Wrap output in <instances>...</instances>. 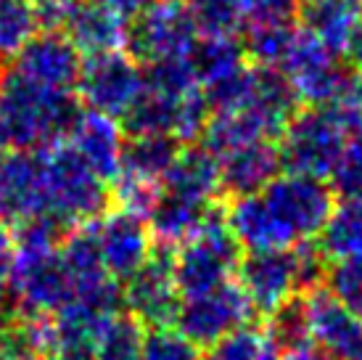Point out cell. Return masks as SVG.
I'll list each match as a JSON object with an SVG mask.
<instances>
[{"mask_svg": "<svg viewBox=\"0 0 362 360\" xmlns=\"http://www.w3.org/2000/svg\"><path fill=\"white\" fill-rule=\"evenodd\" d=\"M85 111L74 90L42 88L16 69L0 74V151H40L61 143Z\"/></svg>", "mask_w": 362, "mask_h": 360, "instance_id": "1", "label": "cell"}, {"mask_svg": "<svg viewBox=\"0 0 362 360\" xmlns=\"http://www.w3.org/2000/svg\"><path fill=\"white\" fill-rule=\"evenodd\" d=\"M45 170V212L56 215L69 228L95 223L111 207V191L88 162L66 140L42 149Z\"/></svg>", "mask_w": 362, "mask_h": 360, "instance_id": "2", "label": "cell"}, {"mask_svg": "<svg viewBox=\"0 0 362 360\" xmlns=\"http://www.w3.org/2000/svg\"><path fill=\"white\" fill-rule=\"evenodd\" d=\"M241 252L225 220V204H217L206 225L175 249V283L182 300L230 283L241 265Z\"/></svg>", "mask_w": 362, "mask_h": 360, "instance_id": "3", "label": "cell"}, {"mask_svg": "<svg viewBox=\"0 0 362 360\" xmlns=\"http://www.w3.org/2000/svg\"><path fill=\"white\" fill-rule=\"evenodd\" d=\"M349 135L333 106H302L278 138L283 172L328 180Z\"/></svg>", "mask_w": 362, "mask_h": 360, "instance_id": "4", "label": "cell"}, {"mask_svg": "<svg viewBox=\"0 0 362 360\" xmlns=\"http://www.w3.org/2000/svg\"><path fill=\"white\" fill-rule=\"evenodd\" d=\"M259 196L286 249L317 239L336 207V193L328 180L291 172L278 175Z\"/></svg>", "mask_w": 362, "mask_h": 360, "instance_id": "5", "label": "cell"}, {"mask_svg": "<svg viewBox=\"0 0 362 360\" xmlns=\"http://www.w3.org/2000/svg\"><path fill=\"white\" fill-rule=\"evenodd\" d=\"M202 32L185 0H153L146 11L127 21L124 53L141 67L170 56H191Z\"/></svg>", "mask_w": 362, "mask_h": 360, "instance_id": "6", "label": "cell"}, {"mask_svg": "<svg viewBox=\"0 0 362 360\" xmlns=\"http://www.w3.org/2000/svg\"><path fill=\"white\" fill-rule=\"evenodd\" d=\"M11 291L16 315H53L74 300V281L56 252L11 249Z\"/></svg>", "mask_w": 362, "mask_h": 360, "instance_id": "7", "label": "cell"}, {"mask_svg": "<svg viewBox=\"0 0 362 360\" xmlns=\"http://www.w3.org/2000/svg\"><path fill=\"white\" fill-rule=\"evenodd\" d=\"M281 69L293 82L304 106H333L354 77V72L344 64L341 56H336L325 43L302 27L283 59Z\"/></svg>", "mask_w": 362, "mask_h": 360, "instance_id": "8", "label": "cell"}, {"mask_svg": "<svg viewBox=\"0 0 362 360\" xmlns=\"http://www.w3.org/2000/svg\"><path fill=\"white\" fill-rule=\"evenodd\" d=\"M74 93L85 109L119 120L143 93V67L124 50L88 56Z\"/></svg>", "mask_w": 362, "mask_h": 360, "instance_id": "9", "label": "cell"}, {"mask_svg": "<svg viewBox=\"0 0 362 360\" xmlns=\"http://www.w3.org/2000/svg\"><path fill=\"white\" fill-rule=\"evenodd\" d=\"M257 318V310L249 302L246 291L238 281H230L220 289L191 297L180 302V310L175 318V329L196 347H209L217 339L228 337L230 331L249 326Z\"/></svg>", "mask_w": 362, "mask_h": 360, "instance_id": "10", "label": "cell"}, {"mask_svg": "<svg viewBox=\"0 0 362 360\" xmlns=\"http://www.w3.org/2000/svg\"><path fill=\"white\" fill-rule=\"evenodd\" d=\"M180 302L175 283V247L153 244L148 262L124 283V310L146 329H156L175 323Z\"/></svg>", "mask_w": 362, "mask_h": 360, "instance_id": "11", "label": "cell"}, {"mask_svg": "<svg viewBox=\"0 0 362 360\" xmlns=\"http://www.w3.org/2000/svg\"><path fill=\"white\" fill-rule=\"evenodd\" d=\"M98 244H101L103 268L117 283L127 281L148 262L153 252V236L148 223L124 210H109L101 220H95Z\"/></svg>", "mask_w": 362, "mask_h": 360, "instance_id": "12", "label": "cell"}, {"mask_svg": "<svg viewBox=\"0 0 362 360\" xmlns=\"http://www.w3.org/2000/svg\"><path fill=\"white\" fill-rule=\"evenodd\" d=\"M82 64H85V56L74 48V43L64 32H37L13 56L11 69H16L42 88L74 90Z\"/></svg>", "mask_w": 362, "mask_h": 360, "instance_id": "13", "label": "cell"}, {"mask_svg": "<svg viewBox=\"0 0 362 360\" xmlns=\"http://www.w3.org/2000/svg\"><path fill=\"white\" fill-rule=\"evenodd\" d=\"M45 212V170L40 151L0 154V218L21 223Z\"/></svg>", "mask_w": 362, "mask_h": 360, "instance_id": "14", "label": "cell"}, {"mask_svg": "<svg viewBox=\"0 0 362 360\" xmlns=\"http://www.w3.org/2000/svg\"><path fill=\"white\" fill-rule=\"evenodd\" d=\"M238 286L246 291L257 315H270L283 300L299 294L293 249L246 252L238 265Z\"/></svg>", "mask_w": 362, "mask_h": 360, "instance_id": "15", "label": "cell"}, {"mask_svg": "<svg viewBox=\"0 0 362 360\" xmlns=\"http://www.w3.org/2000/svg\"><path fill=\"white\" fill-rule=\"evenodd\" d=\"M307 302L312 342L336 360H362V320L346 310L325 286L310 291Z\"/></svg>", "mask_w": 362, "mask_h": 360, "instance_id": "16", "label": "cell"}, {"mask_svg": "<svg viewBox=\"0 0 362 360\" xmlns=\"http://www.w3.org/2000/svg\"><path fill=\"white\" fill-rule=\"evenodd\" d=\"M127 135L122 133L119 120L85 109L74 122L66 143L93 167V172L106 183H114L122 172V151Z\"/></svg>", "mask_w": 362, "mask_h": 360, "instance_id": "17", "label": "cell"}, {"mask_svg": "<svg viewBox=\"0 0 362 360\" xmlns=\"http://www.w3.org/2000/svg\"><path fill=\"white\" fill-rule=\"evenodd\" d=\"M278 175H283L278 140H259L220 159V191L228 201L262 193Z\"/></svg>", "mask_w": 362, "mask_h": 360, "instance_id": "18", "label": "cell"}, {"mask_svg": "<svg viewBox=\"0 0 362 360\" xmlns=\"http://www.w3.org/2000/svg\"><path fill=\"white\" fill-rule=\"evenodd\" d=\"M64 35L74 43V48L82 56L114 53V50H124L127 19L93 0H74L69 19L64 24Z\"/></svg>", "mask_w": 362, "mask_h": 360, "instance_id": "19", "label": "cell"}, {"mask_svg": "<svg viewBox=\"0 0 362 360\" xmlns=\"http://www.w3.org/2000/svg\"><path fill=\"white\" fill-rule=\"evenodd\" d=\"M51 318L53 360H95V347L109 323V315L90 308L88 302L71 300Z\"/></svg>", "mask_w": 362, "mask_h": 360, "instance_id": "20", "label": "cell"}, {"mask_svg": "<svg viewBox=\"0 0 362 360\" xmlns=\"http://www.w3.org/2000/svg\"><path fill=\"white\" fill-rule=\"evenodd\" d=\"M278 138H281V133L275 130V125L254 103H246L241 109L211 114L209 125L204 128L199 143L222 159V157H228V154L243 149V146Z\"/></svg>", "mask_w": 362, "mask_h": 360, "instance_id": "21", "label": "cell"}, {"mask_svg": "<svg viewBox=\"0 0 362 360\" xmlns=\"http://www.w3.org/2000/svg\"><path fill=\"white\" fill-rule=\"evenodd\" d=\"M161 191L196 201H217L222 196L220 157H214L202 143L182 146L175 164L161 178Z\"/></svg>", "mask_w": 362, "mask_h": 360, "instance_id": "22", "label": "cell"}, {"mask_svg": "<svg viewBox=\"0 0 362 360\" xmlns=\"http://www.w3.org/2000/svg\"><path fill=\"white\" fill-rule=\"evenodd\" d=\"M220 201H196L188 196L167 193L161 191L156 207L148 215V228H151L153 244L164 247H180L188 239H193L199 230L206 225L209 215Z\"/></svg>", "mask_w": 362, "mask_h": 360, "instance_id": "23", "label": "cell"}, {"mask_svg": "<svg viewBox=\"0 0 362 360\" xmlns=\"http://www.w3.org/2000/svg\"><path fill=\"white\" fill-rule=\"evenodd\" d=\"M362 16V0H299L296 21L317 40L341 56L344 43Z\"/></svg>", "mask_w": 362, "mask_h": 360, "instance_id": "24", "label": "cell"}, {"mask_svg": "<svg viewBox=\"0 0 362 360\" xmlns=\"http://www.w3.org/2000/svg\"><path fill=\"white\" fill-rule=\"evenodd\" d=\"M296 32H299L296 16H267V19H243L238 38L249 64L281 69Z\"/></svg>", "mask_w": 362, "mask_h": 360, "instance_id": "25", "label": "cell"}, {"mask_svg": "<svg viewBox=\"0 0 362 360\" xmlns=\"http://www.w3.org/2000/svg\"><path fill=\"white\" fill-rule=\"evenodd\" d=\"M59 254L66 270H69L71 281H74V294L85 289L98 286L101 281L111 279L106 268H103L101 244H98V230L95 223H82L66 233V239L61 241Z\"/></svg>", "mask_w": 362, "mask_h": 360, "instance_id": "26", "label": "cell"}, {"mask_svg": "<svg viewBox=\"0 0 362 360\" xmlns=\"http://www.w3.org/2000/svg\"><path fill=\"white\" fill-rule=\"evenodd\" d=\"M180 151L182 143L175 135H135V138L124 140L122 172L161 183V178L175 164Z\"/></svg>", "mask_w": 362, "mask_h": 360, "instance_id": "27", "label": "cell"}, {"mask_svg": "<svg viewBox=\"0 0 362 360\" xmlns=\"http://www.w3.org/2000/svg\"><path fill=\"white\" fill-rule=\"evenodd\" d=\"M264 339L275 350L296 352L312 347V323H310V302L307 294H291L267 315L264 323Z\"/></svg>", "mask_w": 362, "mask_h": 360, "instance_id": "28", "label": "cell"}, {"mask_svg": "<svg viewBox=\"0 0 362 360\" xmlns=\"http://www.w3.org/2000/svg\"><path fill=\"white\" fill-rule=\"evenodd\" d=\"M177 103L180 99H170L153 90H146L130 103V109L119 117L122 133L127 138L135 135H175L177 128Z\"/></svg>", "mask_w": 362, "mask_h": 360, "instance_id": "29", "label": "cell"}, {"mask_svg": "<svg viewBox=\"0 0 362 360\" xmlns=\"http://www.w3.org/2000/svg\"><path fill=\"white\" fill-rule=\"evenodd\" d=\"M328 260H346L362 254V199L336 201L331 218L317 236Z\"/></svg>", "mask_w": 362, "mask_h": 360, "instance_id": "30", "label": "cell"}, {"mask_svg": "<svg viewBox=\"0 0 362 360\" xmlns=\"http://www.w3.org/2000/svg\"><path fill=\"white\" fill-rule=\"evenodd\" d=\"M188 59L199 77V85H209L249 64L238 35H202Z\"/></svg>", "mask_w": 362, "mask_h": 360, "instance_id": "31", "label": "cell"}, {"mask_svg": "<svg viewBox=\"0 0 362 360\" xmlns=\"http://www.w3.org/2000/svg\"><path fill=\"white\" fill-rule=\"evenodd\" d=\"M143 339L146 326L141 320L127 310L117 313L98 339L95 360H143Z\"/></svg>", "mask_w": 362, "mask_h": 360, "instance_id": "32", "label": "cell"}, {"mask_svg": "<svg viewBox=\"0 0 362 360\" xmlns=\"http://www.w3.org/2000/svg\"><path fill=\"white\" fill-rule=\"evenodd\" d=\"M143 88L170 96V99H182L202 85H199V77L188 56H170V59L151 61L143 67Z\"/></svg>", "mask_w": 362, "mask_h": 360, "instance_id": "33", "label": "cell"}, {"mask_svg": "<svg viewBox=\"0 0 362 360\" xmlns=\"http://www.w3.org/2000/svg\"><path fill=\"white\" fill-rule=\"evenodd\" d=\"M69 230V225L59 220L56 215L40 212V215H32V218L13 225L11 247L19 252H56Z\"/></svg>", "mask_w": 362, "mask_h": 360, "instance_id": "34", "label": "cell"}, {"mask_svg": "<svg viewBox=\"0 0 362 360\" xmlns=\"http://www.w3.org/2000/svg\"><path fill=\"white\" fill-rule=\"evenodd\" d=\"M37 32L30 0H0V59L16 56Z\"/></svg>", "mask_w": 362, "mask_h": 360, "instance_id": "35", "label": "cell"}, {"mask_svg": "<svg viewBox=\"0 0 362 360\" xmlns=\"http://www.w3.org/2000/svg\"><path fill=\"white\" fill-rule=\"evenodd\" d=\"M254 64H243L235 72L225 74L220 80L209 82V85H202L204 96L209 101L211 114L217 111H233L246 106L254 96Z\"/></svg>", "mask_w": 362, "mask_h": 360, "instance_id": "36", "label": "cell"}, {"mask_svg": "<svg viewBox=\"0 0 362 360\" xmlns=\"http://www.w3.org/2000/svg\"><path fill=\"white\" fill-rule=\"evenodd\" d=\"M202 35H235L243 24L241 0H185Z\"/></svg>", "mask_w": 362, "mask_h": 360, "instance_id": "37", "label": "cell"}, {"mask_svg": "<svg viewBox=\"0 0 362 360\" xmlns=\"http://www.w3.org/2000/svg\"><path fill=\"white\" fill-rule=\"evenodd\" d=\"M161 196V183L146 178H135V175H124L114 180V189H111V201L117 210L132 212L143 220H148L151 210L156 207V201Z\"/></svg>", "mask_w": 362, "mask_h": 360, "instance_id": "38", "label": "cell"}, {"mask_svg": "<svg viewBox=\"0 0 362 360\" xmlns=\"http://www.w3.org/2000/svg\"><path fill=\"white\" fill-rule=\"evenodd\" d=\"M325 289L362 320V254L331 262L325 276Z\"/></svg>", "mask_w": 362, "mask_h": 360, "instance_id": "39", "label": "cell"}, {"mask_svg": "<svg viewBox=\"0 0 362 360\" xmlns=\"http://www.w3.org/2000/svg\"><path fill=\"white\" fill-rule=\"evenodd\" d=\"M262 350H264V331L249 323L204 347L199 360H259Z\"/></svg>", "mask_w": 362, "mask_h": 360, "instance_id": "40", "label": "cell"}, {"mask_svg": "<svg viewBox=\"0 0 362 360\" xmlns=\"http://www.w3.org/2000/svg\"><path fill=\"white\" fill-rule=\"evenodd\" d=\"M202 350L188 337H182L175 326L146 329L143 360H199Z\"/></svg>", "mask_w": 362, "mask_h": 360, "instance_id": "41", "label": "cell"}, {"mask_svg": "<svg viewBox=\"0 0 362 360\" xmlns=\"http://www.w3.org/2000/svg\"><path fill=\"white\" fill-rule=\"evenodd\" d=\"M328 183L339 199H362V133L349 135Z\"/></svg>", "mask_w": 362, "mask_h": 360, "instance_id": "42", "label": "cell"}, {"mask_svg": "<svg viewBox=\"0 0 362 360\" xmlns=\"http://www.w3.org/2000/svg\"><path fill=\"white\" fill-rule=\"evenodd\" d=\"M291 249L293 260H296V291L299 294H310L315 289H322L328 268H331V260L320 249L317 239L302 241V244H296Z\"/></svg>", "mask_w": 362, "mask_h": 360, "instance_id": "43", "label": "cell"}, {"mask_svg": "<svg viewBox=\"0 0 362 360\" xmlns=\"http://www.w3.org/2000/svg\"><path fill=\"white\" fill-rule=\"evenodd\" d=\"M211 120V106L202 88L191 90L188 96H182L177 103V128H175V138L180 143H199L202 140L204 128Z\"/></svg>", "mask_w": 362, "mask_h": 360, "instance_id": "44", "label": "cell"}, {"mask_svg": "<svg viewBox=\"0 0 362 360\" xmlns=\"http://www.w3.org/2000/svg\"><path fill=\"white\" fill-rule=\"evenodd\" d=\"M243 19H267V16H296L299 0H241Z\"/></svg>", "mask_w": 362, "mask_h": 360, "instance_id": "45", "label": "cell"}, {"mask_svg": "<svg viewBox=\"0 0 362 360\" xmlns=\"http://www.w3.org/2000/svg\"><path fill=\"white\" fill-rule=\"evenodd\" d=\"M8 260L0 262V334L6 331L11 318L16 315V302H13V291H11V279H8Z\"/></svg>", "mask_w": 362, "mask_h": 360, "instance_id": "46", "label": "cell"}, {"mask_svg": "<svg viewBox=\"0 0 362 360\" xmlns=\"http://www.w3.org/2000/svg\"><path fill=\"white\" fill-rule=\"evenodd\" d=\"M341 59L354 74H362V16L357 19V24L352 27L349 38H346V43H344Z\"/></svg>", "mask_w": 362, "mask_h": 360, "instance_id": "47", "label": "cell"}, {"mask_svg": "<svg viewBox=\"0 0 362 360\" xmlns=\"http://www.w3.org/2000/svg\"><path fill=\"white\" fill-rule=\"evenodd\" d=\"M93 3L106 6V9H111L114 13H119V16H124V19L130 21V19H135L141 11L148 9L153 0H93Z\"/></svg>", "mask_w": 362, "mask_h": 360, "instance_id": "48", "label": "cell"}, {"mask_svg": "<svg viewBox=\"0 0 362 360\" xmlns=\"http://www.w3.org/2000/svg\"><path fill=\"white\" fill-rule=\"evenodd\" d=\"M281 360H336L331 358L325 350H320V347H307V350H296V352H283Z\"/></svg>", "mask_w": 362, "mask_h": 360, "instance_id": "49", "label": "cell"}, {"mask_svg": "<svg viewBox=\"0 0 362 360\" xmlns=\"http://www.w3.org/2000/svg\"><path fill=\"white\" fill-rule=\"evenodd\" d=\"M11 230H8V223L0 218V262L3 260H8L11 257Z\"/></svg>", "mask_w": 362, "mask_h": 360, "instance_id": "50", "label": "cell"}, {"mask_svg": "<svg viewBox=\"0 0 362 360\" xmlns=\"http://www.w3.org/2000/svg\"><path fill=\"white\" fill-rule=\"evenodd\" d=\"M0 74H3V64H0Z\"/></svg>", "mask_w": 362, "mask_h": 360, "instance_id": "51", "label": "cell"}]
</instances>
